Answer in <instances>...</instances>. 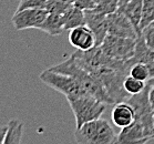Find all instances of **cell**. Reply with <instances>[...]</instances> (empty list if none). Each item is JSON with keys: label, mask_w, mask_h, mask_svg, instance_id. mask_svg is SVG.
<instances>
[{"label": "cell", "mask_w": 154, "mask_h": 144, "mask_svg": "<svg viewBox=\"0 0 154 144\" xmlns=\"http://www.w3.org/2000/svg\"><path fill=\"white\" fill-rule=\"evenodd\" d=\"M49 69L54 71V72H59V73L68 74V75L73 77L82 84V87L87 90L89 94L101 100L105 104H113L114 103V101L109 95L101 81L92 73H90L89 71L85 70L83 67H81L80 64L78 63L73 53L70 56V58L64 60L63 62L52 66Z\"/></svg>", "instance_id": "6da1fadb"}, {"label": "cell", "mask_w": 154, "mask_h": 144, "mask_svg": "<svg viewBox=\"0 0 154 144\" xmlns=\"http://www.w3.org/2000/svg\"><path fill=\"white\" fill-rule=\"evenodd\" d=\"M116 136L111 124L101 118L85 123L74 132L77 144H116Z\"/></svg>", "instance_id": "7a4b0ae2"}, {"label": "cell", "mask_w": 154, "mask_h": 144, "mask_svg": "<svg viewBox=\"0 0 154 144\" xmlns=\"http://www.w3.org/2000/svg\"><path fill=\"white\" fill-rule=\"evenodd\" d=\"M67 101L74 114L77 129H80L85 123L100 119L106 109L104 102L90 94L68 98Z\"/></svg>", "instance_id": "3957f363"}, {"label": "cell", "mask_w": 154, "mask_h": 144, "mask_svg": "<svg viewBox=\"0 0 154 144\" xmlns=\"http://www.w3.org/2000/svg\"><path fill=\"white\" fill-rule=\"evenodd\" d=\"M39 79L45 84L63 94L67 99L89 94L87 90L82 87V84L77 79H74L73 77L68 75V74L54 72V71L50 70L49 68L47 70L42 71L39 75Z\"/></svg>", "instance_id": "277c9868"}, {"label": "cell", "mask_w": 154, "mask_h": 144, "mask_svg": "<svg viewBox=\"0 0 154 144\" xmlns=\"http://www.w3.org/2000/svg\"><path fill=\"white\" fill-rule=\"evenodd\" d=\"M135 44L137 39L108 35L100 47L102 51L110 58L119 61H128L133 57Z\"/></svg>", "instance_id": "5b68a950"}, {"label": "cell", "mask_w": 154, "mask_h": 144, "mask_svg": "<svg viewBox=\"0 0 154 144\" xmlns=\"http://www.w3.org/2000/svg\"><path fill=\"white\" fill-rule=\"evenodd\" d=\"M153 131L143 123L134 120L131 125L121 129V132L116 136V144H146L153 139Z\"/></svg>", "instance_id": "8992f818"}, {"label": "cell", "mask_w": 154, "mask_h": 144, "mask_svg": "<svg viewBox=\"0 0 154 144\" xmlns=\"http://www.w3.org/2000/svg\"><path fill=\"white\" fill-rule=\"evenodd\" d=\"M49 14L47 9H26L16 11L11 22L17 31L26 29H39Z\"/></svg>", "instance_id": "52a82bcc"}, {"label": "cell", "mask_w": 154, "mask_h": 144, "mask_svg": "<svg viewBox=\"0 0 154 144\" xmlns=\"http://www.w3.org/2000/svg\"><path fill=\"white\" fill-rule=\"evenodd\" d=\"M106 25H108V35L122 37V38H137V33L133 25L131 23L125 14L119 10L106 16Z\"/></svg>", "instance_id": "ba28073f"}, {"label": "cell", "mask_w": 154, "mask_h": 144, "mask_svg": "<svg viewBox=\"0 0 154 144\" xmlns=\"http://www.w3.org/2000/svg\"><path fill=\"white\" fill-rule=\"evenodd\" d=\"M69 42L77 50L89 51L97 47V37L87 25H83L70 30Z\"/></svg>", "instance_id": "9c48e42d"}, {"label": "cell", "mask_w": 154, "mask_h": 144, "mask_svg": "<svg viewBox=\"0 0 154 144\" xmlns=\"http://www.w3.org/2000/svg\"><path fill=\"white\" fill-rule=\"evenodd\" d=\"M85 25L91 29L97 37V47L101 46L108 35V25H106V14L98 12L97 10H85Z\"/></svg>", "instance_id": "30bf717a"}, {"label": "cell", "mask_w": 154, "mask_h": 144, "mask_svg": "<svg viewBox=\"0 0 154 144\" xmlns=\"http://www.w3.org/2000/svg\"><path fill=\"white\" fill-rule=\"evenodd\" d=\"M111 119L116 127L120 129L131 125L135 120V111L133 106L130 104L128 101L118 102L113 106L111 112Z\"/></svg>", "instance_id": "8fae6325"}, {"label": "cell", "mask_w": 154, "mask_h": 144, "mask_svg": "<svg viewBox=\"0 0 154 144\" xmlns=\"http://www.w3.org/2000/svg\"><path fill=\"white\" fill-rule=\"evenodd\" d=\"M144 0H130L128 4L120 6L118 10L121 11L128 17L131 23L133 25L134 29L137 33V37L142 35V31L140 29L141 19H142V10H143Z\"/></svg>", "instance_id": "7c38bea8"}, {"label": "cell", "mask_w": 154, "mask_h": 144, "mask_svg": "<svg viewBox=\"0 0 154 144\" xmlns=\"http://www.w3.org/2000/svg\"><path fill=\"white\" fill-rule=\"evenodd\" d=\"M152 60H154V51L146 46L143 35L137 37L134 54L131 59L128 60V64L132 67L134 63H149Z\"/></svg>", "instance_id": "4fadbf2b"}, {"label": "cell", "mask_w": 154, "mask_h": 144, "mask_svg": "<svg viewBox=\"0 0 154 144\" xmlns=\"http://www.w3.org/2000/svg\"><path fill=\"white\" fill-rule=\"evenodd\" d=\"M63 28L64 30L70 31L72 29L85 25V16L84 11L75 7L74 5L70 6L64 14H62Z\"/></svg>", "instance_id": "5bb4252c"}, {"label": "cell", "mask_w": 154, "mask_h": 144, "mask_svg": "<svg viewBox=\"0 0 154 144\" xmlns=\"http://www.w3.org/2000/svg\"><path fill=\"white\" fill-rule=\"evenodd\" d=\"M38 30L46 32L49 35H59L64 31L63 28L62 14H50L47 16L46 20L43 21Z\"/></svg>", "instance_id": "9a60e30c"}, {"label": "cell", "mask_w": 154, "mask_h": 144, "mask_svg": "<svg viewBox=\"0 0 154 144\" xmlns=\"http://www.w3.org/2000/svg\"><path fill=\"white\" fill-rule=\"evenodd\" d=\"M8 124V132L5 137L4 144H21L23 135V123L19 120L12 119Z\"/></svg>", "instance_id": "2e32d148"}, {"label": "cell", "mask_w": 154, "mask_h": 144, "mask_svg": "<svg viewBox=\"0 0 154 144\" xmlns=\"http://www.w3.org/2000/svg\"><path fill=\"white\" fill-rule=\"evenodd\" d=\"M152 23H154V0H144L142 19L140 23L141 31Z\"/></svg>", "instance_id": "e0dca14e"}, {"label": "cell", "mask_w": 154, "mask_h": 144, "mask_svg": "<svg viewBox=\"0 0 154 144\" xmlns=\"http://www.w3.org/2000/svg\"><path fill=\"white\" fill-rule=\"evenodd\" d=\"M146 87V83L145 81H141L139 79H135V78L131 77V75H128V77L124 79L123 81V88L130 95H134L142 92Z\"/></svg>", "instance_id": "ac0fdd59"}, {"label": "cell", "mask_w": 154, "mask_h": 144, "mask_svg": "<svg viewBox=\"0 0 154 144\" xmlns=\"http://www.w3.org/2000/svg\"><path fill=\"white\" fill-rule=\"evenodd\" d=\"M129 74L141 81H149L151 79L146 63H134L130 69Z\"/></svg>", "instance_id": "d6986e66"}, {"label": "cell", "mask_w": 154, "mask_h": 144, "mask_svg": "<svg viewBox=\"0 0 154 144\" xmlns=\"http://www.w3.org/2000/svg\"><path fill=\"white\" fill-rule=\"evenodd\" d=\"M120 7V0H101L94 10L103 14H110L116 12Z\"/></svg>", "instance_id": "ffe728a7"}, {"label": "cell", "mask_w": 154, "mask_h": 144, "mask_svg": "<svg viewBox=\"0 0 154 144\" xmlns=\"http://www.w3.org/2000/svg\"><path fill=\"white\" fill-rule=\"evenodd\" d=\"M70 6H72V5H68V4H66V2L61 1V0H48V1H47L46 9L50 14H63L68 9H69Z\"/></svg>", "instance_id": "44dd1931"}, {"label": "cell", "mask_w": 154, "mask_h": 144, "mask_svg": "<svg viewBox=\"0 0 154 144\" xmlns=\"http://www.w3.org/2000/svg\"><path fill=\"white\" fill-rule=\"evenodd\" d=\"M48 0H20L16 11L26 9H46Z\"/></svg>", "instance_id": "7402d4cb"}, {"label": "cell", "mask_w": 154, "mask_h": 144, "mask_svg": "<svg viewBox=\"0 0 154 144\" xmlns=\"http://www.w3.org/2000/svg\"><path fill=\"white\" fill-rule=\"evenodd\" d=\"M142 35L145 40L146 46L154 51V23L147 26L146 28H144L142 30Z\"/></svg>", "instance_id": "603a6c76"}, {"label": "cell", "mask_w": 154, "mask_h": 144, "mask_svg": "<svg viewBox=\"0 0 154 144\" xmlns=\"http://www.w3.org/2000/svg\"><path fill=\"white\" fill-rule=\"evenodd\" d=\"M74 6L78 7L81 10H93L97 8L98 4L95 2L94 0H75L74 2Z\"/></svg>", "instance_id": "cb8c5ba5"}, {"label": "cell", "mask_w": 154, "mask_h": 144, "mask_svg": "<svg viewBox=\"0 0 154 144\" xmlns=\"http://www.w3.org/2000/svg\"><path fill=\"white\" fill-rule=\"evenodd\" d=\"M147 84L150 87L149 98H150L151 106H152V110H153V113H154V78H151L150 80L147 81Z\"/></svg>", "instance_id": "d4e9b609"}, {"label": "cell", "mask_w": 154, "mask_h": 144, "mask_svg": "<svg viewBox=\"0 0 154 144\" xmlns=\"http://www.w3.org/2000/svg\"><path fill=\"white\" fill-rule=\"evenodd\" d=\"M7 132H8V124L0 127V144H4L5 137H6Z\"/></svg>", "instance_id": "484cf974"}, {"label": "cell", "mask_w": 154, "mask_h": 144, "mask_svg": "<svg viewBox=\"0 0 154 144\" xmlns=\"http://www.w3.org/2000/svg\"><path fill=\"white\" fill-rule=\"evenodd\" d=\"M147 68H149V72H150V77L154 78V60L150 61L149 63H146Z\"/></svg>", "instance_id": "4316f807"}, {"label": "cell", "mask_w": 154, "mask_h": 144, "mask_svg": "<svg viewBox=\"0 0 154 144\" xmlns=\"http://www.w3.org/2000/svg\"><path fill=\"white\" fill-rule=\"evenodd\" d=\"M130 0H120V6H123V5L128 4Z\"/></svg>", "instance_id": "83f0119b"}, {"label": "cell", "mask_w": 154, "mask_h": 144, "mask_svg": "<svg viewBox=\"0 0 154 144\" xmlns=\"http://www.w3.org/2000/svg\"><path fill=\"white\" fill-rule=\"evenodd\" d=\"M95 2H97V4H99V2H100V1H101V0H94Z\"/></svg>", "instance_id": "f1b7e54d"}, {"label": "cell", "mask_w": 154, "mask_h": 144, "mask_svg": "<svg viewBox=\"0 0 154 144\" xmlns=\"http://www.w3.org/2000/svg\"><path fill=\"white\" fill-rule=\"evenodd\" d=\"M153 139H154V134H153Z\"/></svg>", "instance_id": "f546056e"}]
</instances>
